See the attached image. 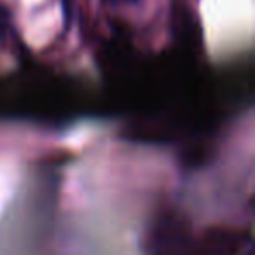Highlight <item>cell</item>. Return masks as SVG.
<instances>
[{
	"label": "cell",
	"mask_w": 255,
	"mask_h": 255,
	"mask_svg": "<svg viewBox=\"0 0 255 255\" xmlns=\"http://www.w3.org/2000/svg\"><path fill=\"white\" fill-rule=\"evenodd\" d=\"M9 26H11V14L4 5H0V40L9 32Z\"/></svg>",
	"instance_id": "6da1fadb"
},
{
	"label": "cell",
	"mask_w": 255,
	"mask_h": 255,
	"mask_svg": "<svg viewBox=\"0 0 255 255\" xmlns=\"http://www.w3.org/2000/svg\"><path fill=\"white\" fill-rule=\"evenodd\" d=\"M105 4L109 5H116V7H124V5H133L136 4L138 0H103Z\"/></svg>",
	"instance_id": "7a4b0ae2"
}]
</instances>
